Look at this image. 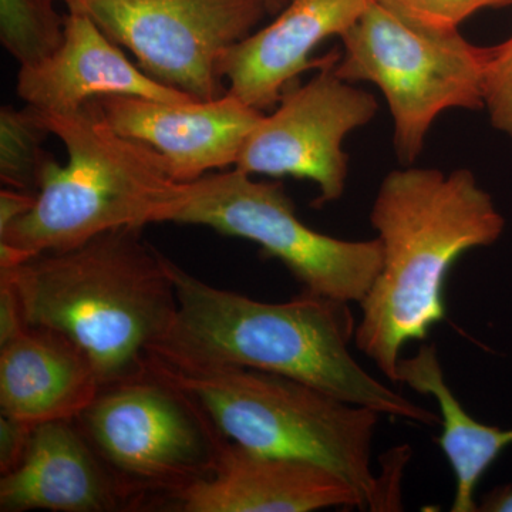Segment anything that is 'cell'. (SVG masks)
<instances>
[{
    "mask_svg": "<svg viewBox=\"0 0 512 512\" xmlns=\"http://www.w3.org/2000/svg\"><path fill=\"white\" fill-rule=\"evenodd\" d=\"M372 0H288L274 22L232 46L220 62L228 93L259 111L274 110L282 94L309 69L328 62L312 59L330 37H342L362 18Z\"/></svg>",
    "mask_w": 512,
    "mask_h": 512,
    "instance_id": "13",
    "label": "cell"
},
{
    "mask_svg": "<svg viewBox=\"0 0 512 512\" xmlns=\"http://www.w3.org/2000/svg\"><path fill=\"white\" fill-rule=\"evenodd\" d=\"M483 109L495 130L512 138V35L500 45L487 47Z\"/></svg>",
    "mask_w": 512,
    "mask_h": 512,
    "instance_id": "21",
    "label": "cell"
},
{
    "mask_svg": "<svg viewBox=\"0 0 512 512\" xmlns=\"http://www.w3.org/2000/svg\"><path fill=\"white\" fill-rule=\"evenodd\" d=\"M138 507L74 420L37 424L18 466L0 478V511L111 512Z\"/></svg>",
    "mask_w": 512,
    "mask_h": 512,
    "instance_id": "14",
    "label": "cell"
},
{
    "mask_svg": "<svg viewBox=\"0 0 512 512\" xmlns=\"http://www.w3.org/2000/svg\"><path fill=\"white\" fill-rule=\"evenodd\" d=\"M63 2H64V0H63Z\"/></svg>",
    "mask_w": 512,
    "mask_h": 512,
    "instance_id": "27",
    "label": "cell"
},
{
    "mask_svg": "<svg viewBox=\"0 0 512 512\" xmlns=\"http://www.w3.org/2000/svg\"><path fill=\"white\" fill-rule=\"evenodd\" d=\"M39 113L69 161L47 165L35 207L0 232V268L110 229L157 224L181 183L156 148L116 133L94 100L74 113Z\"/></svg>",
    "mask_w": 512,
    "mask_h": 512,
    "instance_id": "5",
    "label": "cell"
},
{
    "mask_svg": "<svg viewBox=\"0 0 512 512\" xmlns=\"http://www.w3.org/2000/svg\"><path fill=\"white\" fill-rule=\"evenodd\" d=\"M477 512H512V487L494 488L478 503Z\"/></svg>",
    "mask_w": 512,
    "mask_h": 512,
    "instance_id": "25",
    "label": "cell"
},
{
    "mask_svg": "<svg viewBox=\"0 0 512 512\" xmlns=\"http://www.w3.org/2000/svg\"><path fill=\"white\" fill-rule=\"evenodd\" d=\"M33 427L18 419L0 416V473L8 474L18 466L28 450Z\"/></svg>",
    "mask_w": 512,
    "mask_h": 512,
    "instance_id": "22",
    "label": "cell"
},
{
    "mask_svg": "<svg viewBox=\"0 0 512 512\" xmlns=\"http://www.w3.org/2000/svg\"><path fill=\"white\" fill-rule=\"evenodd\" d=\"M178 512H312L363 508L345 478L295 458L255 453L227 441L207 476L167 498Z\"/></svg>",
    "mask_w": 512,
    "mask_h": 512,
    "instance_id": "12",
    "label": "cell"
},
{
    "mask_svg": "<svg viewBox=\"0 0 512 512\" xmlns=\"http://www.w3.org/2000/svg\"><path fill=\"white\" fill-rule=\"evenodd\" d=\"M101 386L89 357L57 330L26 326L0 346V410L30 426L74 420Z\"/></svg>",
    "mask_w": 512,
    "mask_h": 512,
    "instance_id": "16",
    "label": "cell"
},
{
    "mask_svg": "<svg viewBox=\"0 0 512 512\" xmlns=\"http://www.w3.org/2000/svg\"><path fill=\"white\" fill-rule=\"evenodd\" d=\"M158 222L201 225L247 239L278 259L303 291L360 303L382 266L379 239L346 241L309 228L279 183L234 170L181 183Z\"/></svg>",
    "mask_w": 512,
    "mask_h": 512,
    "instance_id": "7",
    "label": "cell"
},
{
    "mask_svg": "<svg viewBox=\"0 0 512 512\" xmlns=\"http://www.w3.org/2000/svg\"><path fill=\"white\" fill-rule=\"evenodd\" d=\"M421 28L456 32L483 9L512 5V0H377Z\"/></svg>",
    "mask_w": 512,
    "mask_h": 512,
    "instance_id": "20",
    "label": "cell"
},
{
    "mask_svg": "<svg viewBox=\"0 0 512 512\" xmlns=\"http://www.w3.org/2000/svg\"><path fill=\"white\" fill-rule=\"evenodd\" d=\"M147 370L194 397L222 436L268 456L309 461L348 480L372 510H389L372 454L382 414L312 384L251 367L150 355Z\"/></svg>",
    "mask_w": 512,
    "mask_h": 512,
    "instance_id": "4",
    "label": "cell"
},
{
    "mask_svg": "<svg viewBox=\"0 0 512 512\" xmlns=\"http://www.w3.org/2000/svg\"><path fill=\"white\" fill-rule=\"evenodd\" d=\"M16 92L43 113L69 114L103 96L143 97L163 103H194L190 94L165 86L134 66L87 15H66L64 42L55 55L20 67Z\"/></svg>",
    "mask_w": 512,
    "mask_h": 512,
    "instance_id": "15",
    "label": "cell"
},
{
    "mask_svg": "<svg viewBox=\"0 0 512 512\" xmlns=\"http://www.w3.org/2000/svg\"><path fill=\"white\" fill-rule=\"evenodd\" d=\"M396 383L406 384L417 393L430 394L439 404V444L456 477L451 511L477 512L478 484L505 448L511 446L512 429L488 426L466 412L446 382L434 345L421 346L416 355L402 357Z\"/></svg>",
    "mask_w": 512,
    "mask_h": 512,
    "instance_id": "17",
    "label": "cell"
},
{
    "mask_svg": "<svg viewBox=\"0 0 512 512\" xmlns=\"http://www.w3.org/2000/svg\"><path fill=\"white\" fill-rule=\"evenodd\" d=\"M94 103L116 133L156 148L178 183L237 164L249 134L265 116L229 93L185 104L134 96H103Z\"/></svg>",
    "mask_w": 512,
    "mask_h": 512,
    "instance_id": "11",
    "label": "cell"
},
{
    "mask_svg": "<svg viewBox=\"0 0 512 512\" xmlns=\"http://www.w3.org/2000/svg\"><path fill=\"white\" fill-rule=\"evenodd\" d=\"M157 82L198 101L228 93L220 62L269 13L265 0H64Z\"/></svg>",
    "mask_w": 512,
    "mask_h": 512,
    "instance_id": "9",
    "label": "cell"
},
{
    "mask_svg": "<svg viewBox=\"0 0 512 512\" xmlns=\"http://www.w3.org/2000/svg\"><path fill=\"white\" fill-rule=\"evenodd\" d=\"M37 194L19 191L15 188H2L0 191V232L5 231L12 222L28 214L36 204Z\"/></svg>",
    "mask_w": 512,
    "mask_h": 512,
    "instance_id": "24",
    "label": "cell"
},
{
    "mask_svg": "<svg viewBox=\"0 0 512 512\" xmlns=\"http://www.w3.org/2000/svg\"><path fill=\"white\" fill-rule=\"evenodd\" d=\"M66 16L55 0H0V42L20 67L55 55L64 42Z\"/></svg>",
    "mask_w": 512,
    "mask_h": 512,
    "instance_id": "19",
    "label": "cell"
},
{
    "mask_svg": "<svg viewBox=\"0 0 512 512\" xmlns=\"http://www.w3.org/2000/svg\"><path fill=\"white\" fill-rule=\"evenodd\" d=\"M76 421L138 507L207 476L228 441L194 397L148 370L101 387Z\"/></svg>",
    "mask_w": 512,
    "mask_h": 512,
    "instance_id": "8",
    "label": "cell"
},
{
    "mask_svg": "<svg viewBox=\"0 0 512 512\" xmlns=\"http://www.w3.org/2000/svg\"><path fill=\"white\" fill-rule=\"evenodd\" d=\"M26 326L15 288L0 276V346L15 339Z\"/></svg>",
    "mask_w": 512,
    "mask_h": 512,
    "instance_id": "23",
    "label": "cell"
},
{
    "mask_svg": "<svg viewBox=\"0 0 512 512\" xmlns=\"http://www.w3.org/2000/svg\"><path fill=\"white\" fill-rule=\"evenodd\" d=\"M141 229H110L83 244L0 268L28 326L57 330L86 353L100 386L143 375L177 315L168 258Z\"/></svg>",
    "mask_w": 512,
    "mask_h": 512,
    "instance_id": "3",
    "label": "cell"
},
{
    "mask_svg": "<svg viewBox=\"0 0 512 512\" xmlns=\"http://www.w3.org/2000/svg\"><path fill=\"white\" fill-rule=\"evenodd\" d=\"M265 2L266 5H268L269 13H271V15H278V13L285 8L288 0H265Z\"/></svg>",
    "mask_w": 512,
    "mask_h": 512,
    "instance_id": "26",
    "label": "cell"
},
{
    "mask_svg": "<svg viewBox=\"0 0 512 512\" xmlns=\"http://www.w3.org/2000/svg\"><path fill=\"white\" fill-rule=\"evenodd\" d=\"M50 136L39 110L26 104L0 110V180L15 190L37 194L47 165L55 160L43 144Z\"/></svg>",
    "mask_w": 512,
    "mask_h": 512,
    "instance_id": "18",
    "label": "cell"
},
{
    "mask_svg": "<svg viewBox=\"0 0 512 512\" xmlns=\"http://www.w3.org/2000/svg\"><path fill=\"white\" fill-rule=\"evenodd\" d=\"M167 264L177 315L148 356L278 373L382 416L440 426V414L407 399L357 362L350 350L356 323L349 303L308 291L288 302L256 301L205 284L170 259Z\"/></svg>",
    "mask_w": 512,
    "mask_h": 512,
    "instance_id": "1",
    "label": "cell"
},
{
    "mask_svg": "<svg viewBox=\"0 0 512 512\" xmlns=\"http://www.w3.org/2000/svg\"><path fill=\"white\" fill-rule=\"evenodd\" d=\"M382 266L359 303L355 346L397 380L402 349L446 319L444 285L460 256L490 247L505 220L467 168L444 173L404 165L383 178L370 210Z\"/></svg>",
    "mask_w": 512,
    "mask_h": 512,
    "instance_id": "2",
    "label": "cell"
},
{
    "mask_svg": "<svg viewBox=\"0 0 512 512\" xmlns=\"http://www.w3.org/2000/svg\"><path fill=\"white\" fill-rule=\"evenodd\" d=\"M338 59L332 53L308 83L285 90L274 111L249 134L235 170L312 181L319 188L316 205L342 198L349 175L343 141L375 119L379 101L340 79Z\"/></svg>",
    "mask_w": 512,
    "mask_h": 512,
    "instance_id": "10",
    "label": "cell"
},
{
    "mask_svg": "<svg viewBox=\"0 0 512 512\" xmlns=\"http://www.w3.org/2000/svg\"><path fill=\"white\" fill-rule=\"evenodd\" d=\"M340 79L369 82L392 114L393 146L404 165L421 156L434 121L447 110L483 109L487 47L456 32L421 28L372 0L342 37Z\"/></svg>",
    "mask_w": 512,
    "mask_h": 512,
    "instance_id": "6",
    "label": "cell"
}]
</instances>
